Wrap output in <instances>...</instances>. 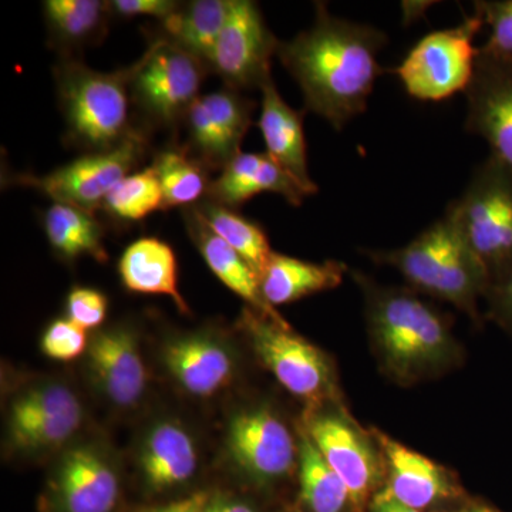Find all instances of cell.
<instances>
[{
  "label": "cell",
  "mask_w": 512,
  "mask_h": 512,
  "mask_svg": "<svg viewBox=\"0 0 512 512\" xmlns=\"http://www.w3.org/2000/svg\"><path fill=\"white\" fill-rule=\"evenodd\" d=\"M387 40L382 30L336 18L316 2L311 28L279 42L276 57L301 87L305 111L339 131L366 110L376 80L386 73L377 55Z\"/></svg>",
  "instance_id": "cell-1"
},
{
  "label": "cell",
  "mask_w": 512,
  "mask_h": 512,
  "mask_svg": "<svg viewBox=\"0 0 512 512\" xmlns=\"http://www.w3.org/2000/svg\"><path fill=\"white\" fill-rule=\"evenodd\" d=\"M352 275L365 299L370 348L387 379L409 387L463 365L464 349L447 313L413 289L382 286L360 272Z\"/></svg>",
  "instance_id": "cell-2"
},
{
  "label": "cell",
  "mask_w": 512,
  "mask_h": 512,
  "mask_svg": "<svg viewBox=\"0 0 512 512\" xmlns=\"http://www.w3.org/2000/svg\"><path fill=\"white\" fill-rule=\"evenodd\" d=\"M366 254L399 271L413 291L451 303L481 325L478 303L484 299L488 278L447 214L402 248Z\"/></svg>",
  "instance_id": "cell-3"
},
{
  "label": "cell",
  "mask_w": 512,
  "mask_h": 512,
  "mask_svg": "<svg viewBox=\"0 0 512 512\" xmlns=\"http://www.w3.org/2000/svg\"><path fill=\"white\" fill-rule=\"evenodd\" d=\"M137 62L97 72L74 56H60L53 69L66 141L84 153L111 150L141 128L130 120V87Z\"/></svg>",
  "instance_id": "cell-4"
},
{
  "label": "cell",
  "mask_w": 512,
  "mask_h": 512,
  "mask_svg": "<svg viewBox=\"0 0 512 512\" xmlns=\"http://www.w3.org/2000/svg\"><path fill=\"white\" fill-rule=\"evenodd\" d=\"M446 214L483 266L488 285L512 269V170L507 164L490 154Z\"/></svg>",
  "instance_id": "cell-5"
},
{
  "label": "cell",
  "mask_w": 512,
  "mask_h": 512,
  "mask_svg": "<svg viewBox=\"0 0 512 512\" xmlns=\"http://www.w3.org/2000/svg\"><path fill=\"white\" fill-rule=\"evenodd\" d=\"M239 328L261 365L309 410L340 402L338 376L329 356L308 339L254 309L245 308Z\"/></svg>",
  "instance_id": "cell-6"
},
{
  "label": "cell",
  "mask_w": 512,
  "mask_h": 512,
  "mask_svg": "<svg viewBox=\"0 0 512 512\" xmlns=\"http://www.w3.org/2000/svg\"><path fill=\"white\" fill-rule=\"evenodd\" d=\"M208 73V67L197 57L156 37L138 59L130 87L131 104L148 127L180 126L201 96Z\"/></svg>",
  "instance_id": "cell-7"
},
{
  "label": "cell",
  "mask_w": 512,
  "mask_h": 512,
  "mask_svg": "<svg viewBox=\"0 0 512 512\" xmlns=\"http://www.w3.org/2000/svg\"><path fill=\"white\" fill-rule=\"evenodd\" d=\"M484 22L466 16L456 28L436 30L421 37L393 70L413 99L443 101L466 92L476 69L478 47L474 39Z\"/></svg>",
  "instance_id": "cell-8"
},
{
  "label": "cell",
  "mask_w": 512,
  "mask_h": 512,
  "mask_svg": "<svg viewBox=\"0 0 512 512\" xmlns=\"http://www.w3.org/2000/svg\"><path fill=\"white\" fill-rule=\"evenodd\" d=\"M303 429L349 488L357 512H363L386 481L382 451L372 430L362 429L340 402L309 410Z\"/></svg>",
  "instance_id": "cell-9"
},
{
  "label": "cell",
  "mask_w": 512,
  "mask_h": 512,
  "mask_svg": "<svg viewBox=\"0 0 512 512\" xmlns=\"http://www.w3.org/2000/svg\"><path fill=\"white\" fill-rule=\"evenodd\" d=\"M148 138L141 128L120 146L99 153H87L52 173L8 175L10 185L33 188L52 198L89 212L100 210L111 190L144 160Z\"/></svg>",
  "instance_id": "cell-10"
},
{
  "label": "cell",
  "mask_w": 512,
  "mask_h": 512,
  "mask_svg": "<svg viewBox=\"0 0 512 512\" xmlns=\"http://www.w3.org/2000/svg\"><path fill=\"white\" fill-rule=\"evenodd\" d=\"M227 450L239 473L259 485L285 480L299 463L298 436L268 404L247 407L231 417Z\"/></svg>",
  "instance_id": "cell-11"
},
{
  "label": "cell",
  "mask_w": 512,
  "mask_h": 512,
  "mask_svg": "<svg viewBox=\"0 0 512 512\" xmlns=\"http://www.w3.org/2000/svg\"><path fill=\"white\" fill-rule=\"evenodd\" d=\"M279 42L266 25L258 3L231 0L227 22L210 60V73L217 74L229 89H259L272 79V57Z\"/></svg>",
  "instance_id": "cell-12"
},
{
  "label": "cell",
  "mask_w": 512,
  "mask_h": 512,
  "mask_svg": "<svg viewBox=\"0 0 512 512\" xmlns=\"http://www.w3.org/2000/svg\"><path fill=\"white\" fill-rule=\"evenodd\" d=\"M83 404L63 382H42L23 390L10 406L9 440L28 456L66 446L80 430Z\"/></svg>",
  "instance_id": "cell-13"
},
{
  "label": "cell",
  "mask_w": 512,
  "mask_h": 512,
  "mask_svg": "<svg viewBox=\"0 0 512 512\" xmlns=\"http://www.w3.org/2000/svg\"><path fill=\"white\" fill-rule=\"evenodd\" d=\"M254 110V101L229 87L201 94L183 121L188 134L185 150L208 171L224 170L242 153Z\"/></svg>",
  "instance_id": "cell-14"
},
{
  "label": "cell",
  "mask_w": 512,
  "mask_h": 512,
  "mask_svg": "<svg viewBox=\"0 0 512 512\" xmlns=\"http://www.w3.org/2000/svg\"><path fill=\"white\" fill-rule=\"evenodd\" d=\"M466 130L483 137L491 154L512 170V57L478 47L466 89Z\"/></svg>",
  "instance_id": "cell-15"
},
{
  "label": "cell",
  "mask_w": 512,
  "mask_h": 512,
  "mask_svg": "<svg viewBox=\"0 0 512 512\" xmlns=\"http://www.w3.org/2000/svg\"><path fill=\"white\" fill-rule=\"evenodd\" d=\"M120 491L113 461L92 444L69 448L49 483L50 503L56 512H113Z\"/></svg>",
  "instance_id": "cell-16"
},
{
  "label": "cell",
  "mask_w": 512,
  "mask_h": 512,
  "mask_svg": "<svg viewBox=\"0 0 512 512\" xmlns=\"http://www.w3.org/2000/svg\"><path fill=\"white\" fill-rule=\"evenodd\" d=\"M161 359L175 383L197 399L217 396L231 386L238 373L232 346L208 330L181 333L168 339Z\"/></svg>",
  "instance_id": "cell-17"
},
{
  "label": "cell",
  "mask_w": 512,
  "mask_h": 512,
  "mask_svg": "<svg viewBox=\"0 0 512 512\" xmlns=\"http://www.w3.org/2000/svg\"><path fill=\"white\" fill-rule=\"evenodd\" d=\"M90 372L101 396L117 409L130 410L147 393L146 363L138 336L128 325L99 330L87 349Z\"/></svg>",
  "instance_id": "cell-18"
},
{
  "label": "cell",
  "mask_w": 512,
  "mask_h": 512,
  "mask_svg": "<svg viewBox=\"0 0 512 512\" xmlns=\"http://www.w3.org/2000/svg\"><path fill=\"white\" fill-rule=\"evenodd\" d=\"M386 471L384 494L394 501L423 512L461 494L457 478L448 468L373 429Z\"/></svg>",
  "instance_id": "cell-19"
},
{
  "label": "cell",
  "mask_w": 512,
  "mask_h": 512,
  "mask_svg": "<svg viewBox=\"0 0 512 512\" xmlns=\"http://www.w3.org/2000/svg\"><path fill=\"white\" fill-rule=\"evenodd\" d=\"M138 467L144 483L156 493L190 483L200 467L194 437L178 421H157L138 448Z\"/></svg>",
  "instance_id": "cell-20"
},
{
  "label": "cell",
  "mask_w": 512,
  "mask_h": 512,
  "mask_svg": "<svg viewBox=\"0 0 512 512\" xmlns=\"http://www.w3.org/2000/svg\"><path fill=\"white\" fill-rule=\"evenodd\" d=\"M264 192L282 195L293 207L308 195L268 153H241L211 181L207 200L238 210L252 197Z\"/></svg>",
  "instance_id": "cell-21"
},
{
  "label": "cell",
  "mask_w": 512,
  "mask_h": 512,
  "mask_svg": "<svg viewBox=\"0 0 512 512\" xmlns=\"http://www.w3.org/2000/svg\"><path fill=\"white\" fill-rule=\"evenodd\" d=\"M261 116L258 126L264 137L266 153L291 175L306 195L318 192L308 170L303 116L305 110L292 109L276 89L274 80L261 87Z\"/></svg>",
  "instance_id": "cell-22"
},
{
  "label": "cell",
  "mask_w": 512,
  "mask_h": 512,
  "mask_svg": "<svg viewBox=\"0 0 512 512\" xmlns=\"http://www.w3.org/2000/svg\"><path fill=\"white\" fill-rule=\"evenodd\" d=\"M183 217L188 235L201 252L212 274L217 276L229 291L244 299L248 303V308L281 325H289L279 312L265 301L258 275L248 262L202 221L194 207L184 208Z\"/></svg>",
  "instance_id": "cell-23"
},
{
  "label": "cell",
  "mask_w": 512,
  "mask_h": 512,
  "mask_svg": "<svg viewBox=\"0 0 512 512\" xmlns=\"http://www.w3.org/2000/svg\"><path fill=\"white\" fill-rule=\"evenodd\" d=\"M346 272L349 268L342 262L302 261L274 252L259 282L265 301L276 309V306L338 288Z\"/></svg>",
  "instance_id": "cell-24"
},
{
  "label": "cell",
  "mask_w": 512,
  "mask_h": 512,
  "mask_svg": "<svg viewBox=\"0 0 512 512\" xmlns=\"http://www.w3.org/2000/svg\"><path fill=\"white\" fill-rule=\"evenodd\" d=\"M119 274L128 291L168 296L180 312H190L178 288L177 256L167 242L150 237L137 239L121 255Z\"/></svg>",
  "instance_id": "cell-25"
},
{
  "label": "cell",
  "mask_w": 512,
  "mask_h": 512,
  "mask_svg": "<svg viewBox=\"0 0 512 512\" xmlns=\"http://www.w3.org/2000/svg\"><path fill=\"white\" fill-rule=\"evenodd\" d=\"M231 0L181 2L173 15L158 23V36L208 67L225 22ZM210 70V67H208Z\"/></svg>",
  "instance_id": "cell-26"
},
{
  "label": "cell",
  "mask_w": 512,
  "mask_h": 512,
  "mask_svg": "<svg viewBox=\"0 0 512 512\" xmlns=\"http://www.w3.org/2000/svg\"><path fill=\"white\" fill-rule=\"evenodd\" d=\"M43 16L50 45L60 56H73L76 50L103 40L113 18L109 2L101 0H46Z\"/></svg>",
  "instance_id": "cell-27"
},
{
  "label": "cell",
  "mask_w": 512,
  "mask_h": 512,
  "mask_svg": "<svg viewBox=\"0 0 512 512\" xmlns=\"http://www.w3.org/2000/svg\"><path fill=\"white\" fill-rule=\"evenodd\" d=\"M43 228L50 247L64 261H76L83 256L106 261L104 228L93 212L53 202L43 215Z\"/></svg>",
  "instance_id": "cell-28"
},
{
  "label": "cell",
  "mask_w": 512,
  "mask_h": 512,
  "mask_svg": "<svg viewBox=\"0 0 512 512\" xmlns=\"http://www.w3.org/2000/svg\"><path fill=\"white\" fill-rule=\"evenodd\" d=\"M301 498L311 512H357L349 488L326 463L305 429L299 430Z\"/></svg>",
  "instance_id": "cell-29"
},
{
  "label": "cell",
  "mask_w": 512,
  "mask_h": 512,
  "mask_svg": "<svg viewBox=\"0 0 512 512\" xmlns=\"http://www.w3.org/2000/svg\"><path fill=\"white\" fill-rule=\"evenodd\" d=\"M194 210L229 247L237 251L261 279L274 251L258 222L249 220L234 208L204 198Z\"/></svg>",
  "instance_id": "cell-30"
},
{
  "label": "cell",
  "mask_w": 512,
  "mask_h": 512,
  "mask_svg": "<svg viewBox=\"0 0 512 512\" xmlns=\"http://www.w3.org/2000/svg\"><path fill=\"white\" fill-rule=\"evenodd\" d=\"M151 168L163 192V211L194 207L207 197L211 185L210 171L184 147L158 151Z\"/></svg>",
  "instance_id": "cell-31"
},
{
  "label": "cell",
  "mask_w": 512,
  "mask_h": 512,
  "mask_svg": "<svg viewBox=\"0 0 512 512\" xmlns=\"http://www.w3.org/2000/svg\"><path fill=\"white\" fill-rule=\"evenodd\" d=\"M100 210L121 222H138L153 212L163 211V192L153 168L123 178L107 195Z\"/></svg>",
  "instance_id": "cell-32"
},
{
  "label": "cell",
  "mask_w": 512,
  "mask_h": 512,
  "mask_svg": "<svg viewBox=\"0 0 512 512\" xmlns=\"http://www.w3.org/2000/svg\"><path fill=\"white\" fill-rule=\"evenodd\" d=\"M87 330L69 318L56 319L47 326L40 339V348L50 359L70 362L89 349Z\"/></svg>",
  "instance_id": "cell-33"
},
{
  "label": "cell",
  "mask_w": 512,
  "mask_h": 512,
  "mask_svg": "<svg viewBox=\"0 0 512 512\" xmlns=\"http://www.w3.org/2000/svg\"><path fill=\"white\" fill-rule=\"evenodd\" d=\"M476 15L491 29L485 47L512 57V0H478Z\"/></svg>",
  "instance_id": "cell-34"
},
{
  "label": "cell",
  "mask_w": 512,
  "mask_h": 512,
  "mask_svg": "<svg viewBox=\"0 0 512 512\" xmlns=\"http://www.w3.org/2000/svg\"><path fill=\"white\" fill-rule=\"evenodd\" d=\"M107 308V296L97 289L76 286L67 295V318L86 330L100 328L103 325Z\"/></svg>",
  "instance_id": "cell-35"
},
{
  "label": "cell",
  "mask_w": 512,
  "mask_h": 512,
  "mask_svg": "<svg viewBox=\"0 0 512 512\" xmlns=\"http://www.w3.org/2000/svg\"><path fill=\"white\" fill-rule=\"evenodd\" d=\"M484 301L488 318L512 336V269L488 285Z\"/></svg>",
  "instance_id": "cell-36"
},
{
  "label": "cell",
  "mask_w": 512,
  "mask_h": 512,
  "mask_svg": "<svg viewBox=\"0 0 512 512\" xmlns=\"http://www.w3.org/2000/svg\"><path fill=\"white\" fill-rule=\"evenodd\" d=\"M181 2L175 0H110L109 8L111 16L121 19L148 18L163 22L168 16L173 15Z\"/></svg>",
  "instance_id": "cell-37"
},
{
  "label": "cell",
  "mask_w": 512,
  "mask_h": 512,
  "mask_svg": "<svg viewBox=\"0 0 512 512\" xmlns=\"http://www.w3.org/2000/svg\"><path fill=\"white\" fill-rule=\"evenodd\" d=\"M208 503H210V497L207 494L198 493L173 503L143 507L137 512H207Z\"/></svg>",
  "instance_id": "cell-38"
},
{
  "label": "cell",
  "mask_w": 512,
  "mask_h": 512,
  "mask_svg": "<svg viewBox=\"0 0 512 512\" xmlns=\"http://www.w3.org/2000/svg\"><path fill=\"white\" fill-rule=\"evenodd\" d=\"M207 512H256L248 504L237 500H228V498H217V500L208 503Z\"/></svg>",
  "instance_id": "cell-39"
},
{
  "label": "cell",
  "mask_w": 512,
  "mask_h": 512,
  "mask_svg": "<svg viewBox=\"0 0 512 512\" xmlns=\"http://www.w3.org/2000/svg\"><path fill=\"white\" fill-rule=\"evenodd\" d=\"M372 510L373 512H420L404 507V505L397 503L392 497L384 493L376 495L375 500H373Z\"/></svg>",
  "instance_id": "cell-40"
},
{
  "label": "cell",
  "mask_w": 512,
  "mask_h": 512,
  "mask_svg": "<svg viewBox=\"0 0 512 512\" xmlns=\"http://www.w3.org/2000/svg\"><path fill=\"white\" fill-rule=\"evenodd\" d=\"M463 512H498L494 508L488 507V505H474V507L467 508Z\"/></svg>",
  "instance_id": "cell-41"
}]
</instances>
